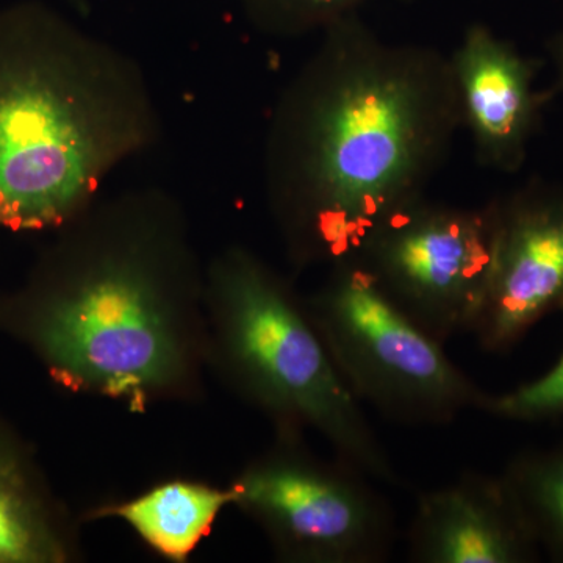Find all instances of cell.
<instances>
[{
    "label": "cell",
    "mask_w": 563,
    "mask_h": 563,
    "mask_svg": "<svg viewBox=\"0 0 563 563\" xmlns=\"http://www.w3.org/2000/svg\"><path fill=\"white\" fill-rule=\"evenodd\" d=\"M407 542L413 563H531L540 555L504 474L466 472L448 487L420 493Z\"/></svg>",
    "instance_id": "10"
},
{
    "label": "cell",
    "mask_w": 563,
    "mask_h": 563,
    "mask_svg": "<svg viewBox=\"0 0 563 563\" xmlns=\"http://www.w3.org/2000/svg\"><path fill=\"white\" fill-rule=\"evenodd\" d=\"M66 5L69 7L74 13L79 18L90 16L91 13V2L90 0H65Z\"/></svg>",
    "instance_id": "17"
},
{
    "label": "cell",
    "mask_w": 563,
    "mask_h": 563,
    "mask_svg": "<svg viewBox=\"0 0 563 563\" xmlns=\"http://www.w3.org/2000/svg\"><path fill=\"white\" fill-rule=\"evenodd\" d=\"M548 57L554 69L555 81L559 90L563 91V27L555 32L553 38L547 44Z\"/></svg>",
    "instance_id": "16"
},
{
    "label": "cell",
    "mask_w": 563,
    "mask_h": 563,
    "mask_svg": "<svg viewBox=\"0 0 563 563\" xmlns=\"http://www.w3.org/2000/svg\"><path fill=\"white\" fill-rule=\"evenodd\" d=\"M336 368L358 401L402 424H450L481 410V390L429 335L385 295L358 261L336 263L306 298Z\"/></svg>",
    "instance_id": "5"
},
{
    "label": "cell",
    "mask_w": 563,
    "mask_h": 563,
    "mask_svg": "<svg viewBox=\"0 0 563 563\" xmlns=\"http://www.w3.org/2000/svg\"><path fill=\"white\" fill-rule=\"evenodd\" d=\"M368 477L314 454L303 432L274 429L273 443L229 485L232 506L262 529L277 561L380 563L390 559L396 518Z\"/></svg>",
    "instance_id": "6"
},
{
    "label": "cell",
    "mask_w": 563,
    "mask_h": 563,
    "mask_svg": "<svg viewBox=\"0 0 563 563\" xmlns=\"http://www.w3.org/2000/svg\"><path fill=\"white\" fill-rule=\"evenodd\" d=\"M450 58L477 161L498 173L520 172L550 98L536 85L539 63L479 22L466 27Z\"/></svg>",
    "instance_id": "9"
},
{
    "label": "cell",
    "mask_w": 563,
    "mask_h": 563,
    "mask_svg": "<svg viewBox=\"0 0 563 563\" xmlns=\"http://www.w3.org/2000/svg\"><path fill=\"white\" fill-rule=\"evenodd\" d=\"M161 140L131 54L41 0L0 5V231H60Z\"/></svg>",
    "instance_id": "3"
},
{
    "label": "cell",
    "mask_w": 563,
    "mask_h": 563,
    "mask_svg": "<svg viewBox=\"0 0 563 563\" xmlns=\"http://www.w3.org/2000/svg\"><path fill=\"white\" fill-rule=\"evenodd\" d=\"M463 128L450 55L391 43L361 13L333 22L274 103L266 202L298 269L361 257L424 198Z\"/></svg>",
    "instance_id": "1"
},
{
    "label": "cell",
    "mask_w": 563,
    "mask_h": 563,
    "mask_svg": "<svg viewBox=\"0 0 563 563\" xmlns=\"http://www.w3.org/2000/svg\"><path fill=\"white\" fill-rule=\"evenodd\" d=\"M80 558L79 520L52 488L31 444L0 418V563Z\"/></svg>",
    "instance_id": "11"
},
{
    "label": "cell",
    "mask_w": 563,
    "mask_h": 563,
    "mask_svg": "<svg viewBox=\"0 0 563 563\" xmlns=\"http://www.w3.org/2000/svg\"><path fill=\"white\" fill-rule=\"evenodd\" d=\"M563 306V192L531 187L496 202L490 282L472 332L506 352Z\"/></svg>",
    "instance_id": "8"
},
{
    "label": "cell",
    "mask_w": 563,
    "mask_h": 563,
    "mask_svg": "<svg viewBox=\"0 0 563 563\" xmlns=\"http://www.w3.org/2000/svg\"><path fill=\"white\" fill-rule=\"evenodd\" d=\"M563 312V306H562ZM481 410L512 421H543L563 415V354L540 379L504 395L485 396Z\"/></svg>",
    "instance_id": "15"
},
{
    "label": "cell",
    "mask_w": 563,
    "mask_h": 563,
    "mask_svg": "<svg viewBox=\"0 0 563 563\" xmlns=\"http://www.w3.org/2000/svg\"><path fill=\"white\" fill-rule=\"evenodd\" d=\"M0 292V333L70 395L144 413L206 395V268L187 209L161 187L99 198Z\"/></svg>",
    "instance_id": "2"
},
{
    "label": "cell",
    "mask_w": 563,
    "mask_h": 563,
    "mask_svg": "<svg viewBox=\"0 0 563 563\" xmlns=\"http://www.w3.org/2000/svg\"><path fill=\"white\" fill-rule=\"evenodd\" d=\"M495 250L496 202L468 210L422 198L385 222L355 261L410 320L444 344L472 331Z\"/></svg>",
    "instance_id": "7"
},
{
    "label": "cell",
    "mask_w": 563,
    "mask_h": 563,
    "mask_svg": "<svg viewBox=\"0 0 563 563\" xmlns=\"http://www.w3.org/2000/svg\"><path fill=\"white\" fill-rule=\"evenodd\" d=\"M232 503L231 485L176 477L133 498L91 507L81 520H120L165 561L185 563Z\"/></svg>",
    "instance_id": "12"
},
{
    "label": "cell",
    "mask_w": 563,
    "mask_h": 563,
    "mask_svg": "<svg viewBox=\"0 0 563 563\" xmlns=\"http://www.w3.org/2000/svg\"><path fill=\"white\" fill-rule=\"evenodd\" d=\"M244 20L262 35L292 40L320 35L333 22L361 13L376 0H233ZM412 2V0H398Z\"/></svg>",
    "instance_id": "14"
},
{
    "label": "cell",
    "mask_w": 563,
    "mask_h": 563,
    "mask_svg": "<svg viewBox=\"0 0 563 563\" xmlns=\"http://www.w3.org/2000/svg\"><path fill=\"white\" fill-rule=\"evenodd\" d=\"M533 533L550 558L563 562V443L517 455L503 473Z\"/></svg>",
    "instance_id": "13"
},
{
    "label": "cell",
    "mask_w": 563,
    "mask_h": 563,
    "mask_svg": "<svg viewBox=\"0 0 563 563\" xmlns=\"http://www.w3.org/2000/svg\"><path fill=\"white\" fill-rule=\"evenodd\" d=\"M206 339L207 372L274 429H312L336 457L399 484L306 298L250 247L232 244L207 262Z\"/></svg>",
    "instance_id": "4"
}]
</instances>
